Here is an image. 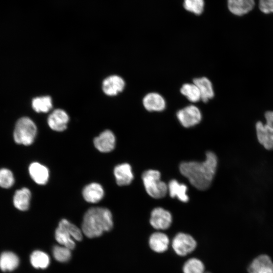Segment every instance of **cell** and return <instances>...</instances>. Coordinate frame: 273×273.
<instances>
[{
    "label": "cell",
    "mask_w": 273,
    "mask_h": 273,
    "mask_svg": "<svg viewBox=\"0 0 273 273\" xmlns=\"http://www.w3.org/2000/svg\"><path fill=\"white\" fill-rule=\"evenodd\" d=\"M217 158L212 152H207L203 162L189 161L180 163L179 170L195 188L205 190L211 185L217 166Z\"/></svg>",
    "instance_id": "1"
},
{
    "label": "cell",
    "mask_w": 273,
    "mask_h": 273,
    "mask_svg": "<svg viewBox=\"0 0 273 273\" xmlns=\"http://www.w3.org/2000/svg\"><path fill=\"white\" fill-rule=\"evenodd\" d=\"M113 225L112 215L107 208L92 207L85 213L82 224V231L88 238L101 236L110 231Z\"/></svg>",
    "instance_id": "2"
},
{
    "label": "cell",
    "mask_w": 273,
    "mask_h": 273,
    "mask_svg": "<svg viewBox=\"0 0 273 273\" xmlns=\"http://www.w3.org/2000/svg\"><path fill=\"white\" fill-rule=\"evenodd\" d=\"M55 238L59 244L72 250L75 246L74 240L80 241L82 235L81 231L75 225L63 219L56 230Z\"/></svg>",
    "instance_id": "3"
},
{
    "label": "cell",
    "mask_w": 273,
    "mask_h": 273,
    "mask_svg": "<svg viewBox=\"0 0 273 273\" xmlns=\"http://www.w3.org/2000/svg\"><path fill=\"white\" fill-rule=\"evenodd\" d=\"M147 194L155 199L164 197L168 192V185L161 180L160 172L154 169L144 171L142 176Z\"/></svg>",
    "instance_id": "4"
},
{
    "label": "cell",
    "mask_w": 273,
    "mask_h": 273,
    "mask_svg": "<svg viewBox=\"0 0 273 273\" xmlns=\"http://www.w3.org/2000/svg\"><path fill=\"white\" fill-rule=\"evenodd\" d=\"M37 133V128L29 118H20L16 123L14 130V140L18 144L29 146L32 144Z\"/></svg>",
    "instance_id": "5"
},
{
    "label": "cell",
    "mask_w": 273,
    "mask_h": 273,
    "mask_svg": "<svg viewBox=\"0 0 273 273\" xmlns=\"http://www.w3.org/2000/svg\"><path fill=\"white\" fill-rule=\"evenodd\" d=\"M171 246L174 252L177 255L185 256L195 250L197 247V242L191 235L180 232L173 237Z\"/></svg>",
    "instance_id": "6"
},
{
    "label": "cell",
    "mask_w": 273,
    "mask_h": 273,
    "mask_svg": "<svg viewBox=\"0 0 273 273\" xmlns=\"http://www.w3.org/2000/svg\"><path fill=\"white\" fill-rule=\"evenodd\" d=\"M176 117L182 126L189 128L200 123L202 119V113L198 107L191 105L178 111Z\"/></svg>",
    "instance_id": "7"
},
{
    "label": "cell",
    "mask_w": 273,
    "mask_h": 273,
    "mask_svg": "<svg viewBox=\"0 0 273 273\" xmlns=\"http://www.w3.org/2000/svg\"><path fill=\"white\" fill-rule=\"evenodd\" d=\"M172 221V217L168 210L161 208H155L151 213L150 223L157 230H165L168 229Z\"/></svg>",
    "instance_id": "8"
},
{
    "label": "cell",
    "mask_w": 273,
    "mask_h": 273,
    "mask_svg": "<svg viewBox=\"0 0 273 273\" xmlns=\"http://www.w3.org/2000/svg\"><path fill=\"white\" fill-rule=\"evenodd\" d=\"M258 142L267 150H273V124L258 121L255 124Z\"/></svg>",
    "instance_id": "9"
},
{
    "label": "cell",
    "mask_w": 273,
    "mask_h": 273,
    "mask_svg": "<svg viewBox=\"0 0 273 273\" xmlns=\"http://www.w3.org/2000/svg\"><path fill=\"white\" fill-rule=\"evenodd\" d=\"M248 273H273V261L266 254H261L255 258L249 265Z\"/></svg>",
    "instance_id": "10"
},
{
    "label": "cell",
    "mask_w": 273,
    "mask_h": 273,
    "mask_svg": "<svg viewBox=\"0 0 273 273\" xmlns=\"http://www.w3.org/2000/svg\"><path fill=\"white\" fill-rule=\"evenodd\" d=\"M115 135L112 131L109 130L103 131L94 140V144L96 148L103 153L112 151L115 148Z\"/></svg>",
    "instance_id": "11"
},
{
    "label": "cell",
    "mask_w": 273,
    "mask_h": 273,
    "mask_svg": "<svg viewBox=\"0 0 273 273\" xmlns=\"http://www.w3.org/2000/svg\"><path fill=\"white\" fill-rule=\"evenodd\" d=\"M144 107L148 111L160 112L166 107V102L160 94L152 92L146 95L143 99Z\"/></svg>",
    "instance_id": "12"
},
{
    "label": "cell",
    "mask_w": 273,
    "mask_h": 273,
    "mask_svg": "<svg viewBox=\"0 0 273 273\" xmlns=\"http://www.w3.org/2000/svg\"><path fill=\"white\" fill-rule=\"evenodd\" d=\"M69 116L67 113L62 109L54 110L48 118V123L53 130L63 131L67 128Z\"/></svg>",
    "instance_id": "13"
},
{
    "label": "cell",
    "mask_w": 273,
    "mask_h": 273,
    "mask_svg": "<svg viewBox=\"0 0 273 273\" xmlns=\"http://www.w3.org/2000/svg\"><path fill=\"white\" fill-rule=\"evenodd\" d=\"M148 243L150 248L154 252L161 253L167 250L170 244L168 236L161 232L152 234L149 238Z\"/></svg>",
    "instance_id": "14"
},
{
    "label": "cell",
    "mask_w": 273,
    "mask_h": 273,
    "mask_svg": "<svg viewBox=\"0 0 273 273\" xmlns=\"http://www.w3.org/2000/svg\"><path fill=\"white\" fill-rule=\"evenodd\" d=\"M125 86L122 78L116 75L106 78L103 82V90L108 96H115L122 92Z\"/></svg>",
    "instance_id": "15"
},
{
    "label": "cell",
    "mask_w": 273,
    "mask_h": 273,
    "mask_svg": "<svg viewBox=\"0 0 273 273\" xmlns=\"http://www.w3.org/2000/svg\"><path fill=\"white\" fill-rule=\"evenodd\" d=\"M114 174L116 183L119 186L128 185L133 179L131 167L128 163H122L115 166Z\"/></svg>",
    "instance_id": "16"
},
{
    "label": "cell",
    "mask_w": 273,
    "mask_h": 273,
    "mask_svg": "<svg viewBox=\"0 0 273 273\" xmlns=\"http://www.w3.org/2000/svg\"><path fill=\"white\" fill-rule=\"evenodd\" d=\"M28 171L30 177L36 184L45 185L49 178V171L44 165L37 162L31 163L28 167Z\"/></svg>",
    "instance_id": "17"
},
{
    "label": "cell",
    "mask_w": 273,
    "mask_h": 273,
    "mask_svg": "<svg viewBox=\"0 0 273 273\" xmlns=\"http://www.w3.org/2000/svg\"><path fill=\"white\" fill-rule=\"evenodd\" d=\"M104 195L102 186L96 183L86 185L83 189L82 196L84 200L89 203H95L101 201Z\"/></svg>",
    "instance_id": "18"
},
{
    "label": "cell",
    "mask_w": 273,
    "mask_h": 273,
    "mask_svg": "<svg viewBox=\"0 0 273 273\" xmlns=\"http://www.w3.org/2000/svg\"><path fill=\"white\" fill-rule=\"evenodd\" d=\"M254 4V0H228L229 11L232 14L239 16L251 11Z\"/></svg>",
    "instance_id": "19"
},
{
    "label": "cell",
    "mask_w": 273,
    "mask_h": 273,
    "mask_svg": "<svg viewBox=\"0 0 273 273\" xmlns=\"http://www.w3.org/2000/svg\"><path fill=\"white\" fill-rule=\"evenodd\" d=\"M193 83L198 87L203 102H207L213 98L214 92L212 83L211 81L206 77H201L195 78Z\"/></svg>",
    "instance_id": "20"
},
{
    "label": "cell",
    "mask_w": 273,
    "mask_h": 273,
    "mask_svg": "<svg viewBox=\"0 0 273 273\" xmlns=\"http://www.w3.org/2000/svg\"><path fill=\"white\" fill-rule=\"evenodd\" d=\"M30 199V191L27 188H23L15 192L13 199L14 206L20 211H26L29 207Z\"/></svg>",
    "instance_id": "21"
},
{
    "label": "cell",
    "mask_w": 273,
    "mask_h": 273,
    "mask_svg": "<svg viewBox=\"0 0 273 273\" xmlns=\"http://www.w3.org/2000/svg\"><path fill=\"white\" fill-rule=\"evenodd\" d=\"M187 186L178 183L176 179L171 180L168 185V192L171 198L176 197L183 202H187L189 197L187 194Z\"/></svg>",
    "instance_id": "22"
},
{
    "label": "cell",
    "mask_w": 273,
    "mask_h": 273,
    "mask_svg": "<svg viewBox=\"0 0 273 273\" xmlns=\"http://www.w3.org/2000/svg\"><path fill=\"white\" fill-rule=\"evenodd\" d=\"M18 256L11 251H5L0 255V269L4 271H11L17 268L19 264Z\"/></svg>",
    "instance_id": "23"
},
{
    "label": "cell",
    "mask_w": 273,
    "mask_h": 273,
    "mask_svg": "<svg viewBox=\"0 0 273 273\" xmlns=\"http://www.w3.org/2000/svg\"><path fill=\"white\" fill-rule=\"evenodd\" d=\"M180 91L181 94L191 102L196 103L201 100L200 91L194 83H184Z\"/></svg>",
    "instance_id": "24"
},
{
    "label": "cell",
    "mask_w": 273,
    "mask_h": 273,
    "mask_svg": "<svg viewBox=\"0 0 273 273\" xmlns=\"http://www.w3.org/2000/svg\"><path fill=\"white\" fill-rule=\"evenodd\" d=\"M30 259L32 265L36 268L44 269L50 264V258L48 254L39 250L33 251Z\"/></svg>",
    "instance_id": "25"
},
{
    "label": "cell",
    "mask_w": 273,
    "mask_h": 273,
    "mask_svg": "<svg viewBox=\"0 0 273 273\" xmlns=\"http://www.w3.org/2000/svg\"><path fill=\"white\" fill-rule=\"evenodd\" d=\"M183 273H205V265L199 259L193 257L188 259L182 268Z\"/></svg>",
    "instance_id": "26"
},
{
    "label": "cell",
    "mask_w": 273,
    "mask_h": 273,
    "mask_svg": "<svg viewBox=\"0 0 273 273\" xmlns=\"http://www.w3.org/2000/svg\"><path fill=\"white\" fill-rule=\"evenodd\" d=\"M32 107L37 112H47L52 108V99L50 96L35 98L32 101Z\"/></svg>",
    "instance_id": "27"
},
{
    "label": "cell",
    "mask_w": 273,
    "mask_h": 273,
    "mask_svg": "<svg viewBox=\"0 0 273 273\" xmlns=\"http://www.w3.org/2000/svg\"><path fill=\"white\" fill-rule=\"evenodd\" d=\"M183 6L186 11L200 15L204 11L205 2L204 0H184Z\"/></svg>",
    "instance_id": "28"
},
{
    "label": "cell",
    "mask_w": 273,
    "mask_h": 273,
    "mask_svg": "<svg viewBox=\"0 0 273 273\" xmlns=\"http://www.w3.org/2000/svg\"><path fill=\"white\" fill-rule=\"evenodd\" d=\"M15 183L12 172L9 169H0V187L5 189L11 188Z\"/></svg>",
    "instance_id": "29"
},
{
    "label": "cell",
    "mask_w": 273,
    "mask_h": 273,
    "mask_svg": "<svg viewBox=\"0 0 273 273\" xmlns=\"http://www.w3.org/2000/svg\"><path fill=\"white\" fill-rule=\"evenodd\" d=\"M53 254L55 259L61 262L69 261L71 256L70 249L64 246H55L53 248Z\"/></svg>",
    "instance_id": "30"
},
{
    "label": "cell",
    "mask_w": 273,
    "mask_h": 273,
    "mask_svg": "<svg viewBox=\"0 0 273 273\" xmlns=\"http://www.w3.org/2000/svg\"><path fill=\"white\" fill-rule=\"evenodd\" d=\"M259 8L263 13H273V0H259Z\"/></svg>",
    "instance_id": "31"
},
{
    "label": "cell",
    "mask_w": 273,
    "mask_h": 273,
    "mask_svg": "<svg viewBox=\"0 0 273 273\" xmlns=\"http://www.w3.org/2000/svg\"><path fill=\"white\" fill-rule=\"evenodd\" d=\"M264 117L266 123L273 124V111H268L265 112Z\"/></svg>",
    "instance_id": "32"
},
{
    "label": "cell",
    "mask_w": 273,
    "mask_h": 273,
    "mask_svg": "<svg viewBox=\"0 0 273 273\" xmlns=\"http://www.w3.org/2000/svg\"><path fill=\"white\" fill-rule=\"evenodd\" d=\"M205 273H210L209 272H205Z\"/></svg>",
    "instance_id": "33"
}]
</instances>
